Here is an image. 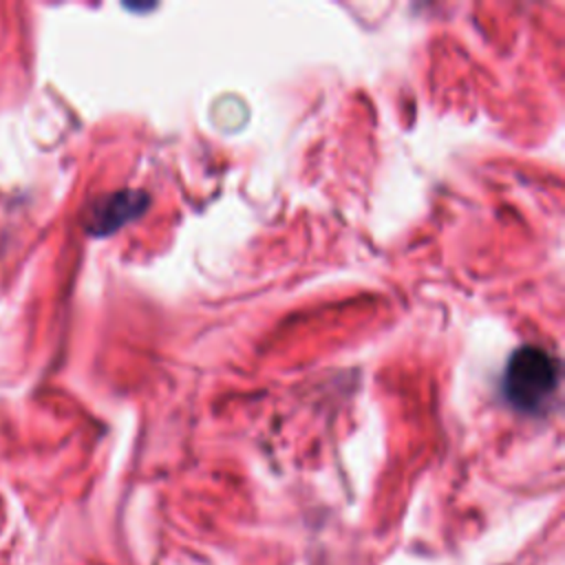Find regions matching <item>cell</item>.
<instances>
[{
	"label": "cell",
	"instance_id": "obj_1",
	"mask_svg": "<svg viewBox=\"0 0 565 565\" xmlns=\"http://www.w3.org/2000/svg\"><path fill=\"white\" fill-rule=\"evenodd\" d=\"M556 382V358L541 347H521L508 360L503 391L512 406L521 411H536L554 393Z\"/></svg>",
	"mask_w": 565,
	"mask_h": 565
},
{
	"label": "cell",
	"instance_id": "obj_2",
	"mask_svg": "<svg viewBox=\"0 0 565 565\" xmlns=\"http://www.w3.org/2000/svg\"><path fill=\"white\" fill-rule=\"evenodd\" d=\"M148 199L143 192H117L106 199H99L95 207L88 212V232L90 234H108L128 223L130 218L139 216L146 207Z\"/></svg>",
	"mask_w": 565,
	"mask_h": 565
}]
</instances>
